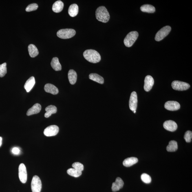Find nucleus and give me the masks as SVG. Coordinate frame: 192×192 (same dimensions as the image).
I'll use <instances>...</instances> for the list:
<instances>
[{
    "instance_id": "32",
    "label": "nucleus",
    "mask_w": 192,
    "mask_h": 192,
    "mask_svg": "<svg viewBox=\"0 0 192 192\" xmlns=\"http://www.w3.org/2000/svg\"><path fill=\"white\" fill-rule=\"evenodd\" d=\"M192 138V132L190 131H188L186 132L185 134L184 138L186 142H191Z\"/></svg>"
},
{
    "instance_id": "10",
    "label": "nucleus",
    "mask_w": 192,
    "mask_h": 192,
    "mask_svg": "<svg viewBox=\"0 0 192 192\" xmlns=\"http://www.w3.org/2000/svg\"><path fill=\"white\" fill-rule=\"evenodd\" d=\"M138 96L135 91L132 93L129 100V107L130 109L132 111L136 110L138 105Z\"/></svg>"
},
{
    "instance_id": "26",
    "label": "nucleus",
    "mask_w": 192,
    "mask_h": 192,
    "mask_svg": "<svg viewBox=\"0 0 192 192\" xmlns=\"http://www.w3.org/2000/svg\"><path fill=\"white\" fill-rule=\"evenodd\" d=\"M178 148V144L176 141H171L166 147V150L169 152H173L177 151Z\"/></svg>"
},
{
    "instance_id": "2",
    "label": "nucleus",
    "mask_w": 192,
    "mask_h": 192,
    "mask_svg": "<svg viewBox=\"0 0 192 192\" xmlns=\"http://www.w3.org/2000/svg\"><path fill=\"white\" fill-rule=\"evenodd\" d=\"M96 19L102 23L107 22L110 18L108 12L104 6L98 7L96 10Z\"/></svg>"
},
{
    "instance_id": "14",
    "label": "nucleus",
    "mask_w": 192,
    "mask_h": 192,
    "mask_svg": "<svg viewBox=\"0 0 192 192\" xmlns=\"http://www.w3.org/2000/svg\"><path fill=\"white\" fill-rule=\"evenodd\" d=\"M124 182L122 179L118 177L116 179V181L113 182L112 186V191L116 192L119 191L123 187Z\"/></svg>"
},
{
    "instance_id": "23",
    "label": "nucleus",
    "mask_w": 192,
    "mask_h": 192,
    "mask_svg": "<svg viewBox=\"0 0 192 192\" xmlns=\"http://www.w3.org/2000/svg\"><path fill=\"white\" fill-rule=\"evenodd\" d=\"M28 49L29 54L31 57H35L39 54V52H38L37 47L34 45L30 44L29 45Z\"/></svg>"
},
{
    "instance_id": "4",
    "label": "nucleus",
    "mask_w": 192,
    "mask_h": 192,
    "mask_svg": "<svg viewBox=\"0 0 192 192\" xmlns=\"http://www.w3.org/2000/svg\"><path fill=\"white\" fill-rule=\"evenodd\" d=\"M76 34V31L74 29H61L58 31L57 35L60 38L65 39L74 37Z\"/></svg>"
},
{
    "instance_id": "20",
    "label": "nucleus",
    "mask_w": 192,
    "mask_h": 192,
    "mask_svg": "<svg viewBox=\"0 0 192 192\" xmlns=\"http://www.w3.org/2000/svg\"><path fill=\"white\" fill-rule=\"evenodd\" d=\"M45 111H46V113L45 114V118H48L51 115L56 113L57 108L55 106L50 105L46 108Z\"/></svg>"
},
{
    "instance_id": "36",
    "label": "nucleus",
    "mask_w": 192,
    "mask_h": 192,
    "mask_svg": "<svg viewBox=\"0 0 192 192\" xmlns=\"http://www.w3.org/2000/svg\"><path fill=\"white\" fill-rule=\"evenodd\" d=\"M133 112H134V113H136V110L133 111Z\"/></svg>"
},
{
    "instance_id": "25",
    "label": "nucleus",
    "mask_w": 192,
    "mask_h": 192,
    "mask_svg": "<svg viewBox=\"0 0 192 192\" xmlns=\"http://www.w3.org/2000/svg\"><path fill=\"white\" fill-rule=\"evenodd\" d=\"M89 78L90 79L100 84H102L104 83L103 78L97 74H90Z\"/></svg>"
},
{
    "instance_id": "22",
    "label": "nucleus",
    "mask_w": 192,
    "mask_h": 192,
    "mask_svg": "<svg viewBox=\"0 0 192 192\" xmlns=\"http://www.w3.org/2000/svg\"><path fill=\"white\" fill-rule=\"evenodd\" d=\"M77 74L75 71L71 69L68 73V78L69 83L71 85H74L75 84L77 80Z\"/></svg>"
},
{
    "instance_id": "6",
    "label": "nucleus",
    "mask_w": 192,
    "mask_h": 192,
    "mask_svg": "<svg viewBox=\"0 0 192 192\" xmlns=\"http://www.w3.org/2000/svg\"><path fill=\"white\" fill-rule=\"evenodd\" d=\"M31 188L32 192H40L42 189V182L39 177L37 175H35L33 177Z\"/></svg>"
},
{
    "instance_id": "5",
    "label": "nucleus",
    "mask_w": 192,
    "mask_h": 192,
    "mask_svg": "<svg viewBox=\"0 0 192 192\" xmlns=\"http://www.w3.org/2000/svg\"><path fill=\"white\" fill-rule=\"evenodd\" d=\"M171 30V27L169 26H166L163 27L157 33L155 39L157 41H160L163 39L169 34Z\"/></svg>"
},
{
    "instance_id": "9",
    "label": "nucleus",
    "mask_w": 192,
    "mask_h": 192,
    "mask_svg": "<svg viewBox=\"0 0 192 192\" xmlns=\"http://www.w3.org/2000/svg\"><path fill=\"white\" fill-rule=\"evenodd\" d=\"M19 177L20 181L23 183H25L27 180L26 167L24 164H20L19 167Z\"/></svg>"
},
{
    "instance_id": "24",
    "label": "nucleus",
    "mask_w": 192,
    "mask_h": 192,
    "mask_svg": "<svg viewBox=\"0 0 192 192\" xmlns=\"http://www.w3.org/2000/svg\"><path fill=\"white\" fill-rule=\"evenodd\" d=\"M51 67L55 71H59L61 70V65L60 63L58 58H53L51 61Z\"/></svg>"
},
{
    "instance_id": "34",
    "label": "nucleus",
    "mask_w": 192,
    "mask_h": 192,
    "mask_svg": "<svg viewBox=\"0 0 192 192\" xmlns=\"http://www.w3.org/2000/svg\"><path fill=\"white\" fill-rule=\"evenodd\" d=\"M12 153L15 155H18L20 152V150L19 148L18 147H14L13 148L12 150Z\"/></svg>"
},
{
    "instance_id": "35",
    "label": "nucleus",
    "mask_w": 192,
    "mask_h": 192,
    "mask_svg": "<svg viewBox=\"0 0 192 192\" xmlns=\"http://www.w3.org/2000/svg\"><path fill=\"white\" fill-rule=\"evenodd\" d=\"M2 138L0 137V147H1L2 144Z\"/></svg>"
},
{
    "instance_id": "16",
    "label": "nucleus",
    "mask_w": 192,
    "mask_h": 192,
    "mask_svg": "<svg viewBox=\"0 0 192 192\" xmlns=\"http://www.w3.org/2000/svg\"><path fill=\"white\" fill-rule=\"evenodd\" d=\"M44 90L46 92L51 93L53 95L57 94L59 91L56 86L51 84H47L44 87Z\"/></svg>"
},
{
    "instance_id": "21",
    "label": "nucleus",
    "mask_w": 192,
    "mask_h": 192,
    "mask_svg": "<svg viewBox=\"0 0 192 192\" xmlns=\"http://www.w3.org/2000/svg\"><path fill=\"white\" fill-rule=\"evenodd\" d=\"M79 11L78 5L74 4L69 6L68 9V14L71 17H74L78 14Z\"/></svg>"
},
{
    "instance_id": "27",
    "label": "nucleus",
    "mask_w": 192,
    "mask_h": 192,
    "mask_svg": "<svg viewBox=\"0 0 192 192\" xmlns=\"http://www.w3.org/2000/svg\"><path fill=\"white\" fill-rule=\"evenodd\" d=\"M141 11L148 13H154L155 12V7L151 5L145 4L141 7Z\"/></svg>"
},
{
    "instance_id": "30",
    "label": "nucleus",
    "mask_w": 192,
    "mask_h": 192,
    "mask_svg": "<svg viewBox=\"0 0 192 192\" xmlns=\"http://www.w3.org/2000/svg\"><path fill=\"white\" fill-rule=\"evenodd\" d=\"M141 179L146 184H149L151 182V178L149 175L143 173L141 176Z\"/></svg>"
},
{
    "instance_id": "28",
    "label": "nucleus",
    "mask_w": 192,
    "mask_h": 192,
    "mask_svg": "<svg viewBox=\"0 0 192 192\" xmlns=\"http://www.w3.org/2000/svg\"><path fill=\"white\" fill-rule=\"evenodd\" d=\"M67 172L69 175L74 177H79L82 174V171H78L74 168L68 169Z\"/></svg>"
},
{
    "instance_id": "11",
    "label": "nucleus",
    "mask_w": 192,
    "mask_h": 192,
    "mask_svg": "<svg viewBox=\"0 0 192 192\" xmlns=\"http://www.w3.org/2000/svg\"><path fill=\"white\" fill-rule=\"evenodd\" d=\"M164 107L169 111H176L180 109V106L179 102L176 101H169L166 102Z\"/></svg>"
},
{
    "instance_id": "18",
    "label": "nucleus",
    "mask_w": 192,
    "mask_h": 192,
    "mask_svg": "<svg viewBox=\"0 0 192 192\" xmlns=\"http://www.w3.org/2000/svg\"><path fill=\"white\" fill-rule=\"evenodd\" d=\"M138 162V159L136 157H131L126 159L123 162V165L129 167L136 164Z\"/></svg>"
},
{
    "instance_id": "7",
    "label": "nucleus",
    "mask_w": 192,
    "mask_h": 192,
    "mask_svg": "<svg viewBox=\"0 0 192 192\" xmlns=\"http://www.w3.org/2000/svg\"><path fill=\"white\" fill-rule=\"evenodd\" d=\"M171 86L175 90L184 91L189 89L190 85L185 82L175 80L172 83Z\"/></svg>"
},
{
    "instance_id": "31",
    "label": "nucleus",
    "mask_w": 192,
    "mask_h": 192,
    "mask_svg": "<svg viewBox=\"0 0 192 192\" xmlns=\"http://www.w3.org/2000/svg\"><path fill=\"white\" fill-rule=\"evenodd\" d=\"M38 8V5L35 3H33L29 5L26 8V11L27 12H30L36 10Z\"/></svg>"
},
{
    "instance_id": "33",
    "label": "nucleus",
    "mask_w": 192,
    "mask_h": 192,
    "mask_svg": "<svg viewBox=\"0 0 192 192\" xmlns=\"http://www.w3.org/2000/svg\"><path fill=\"white\" fill-rule=\"evenodd\" d=\"M72 167L77 170L82 171L84 170V166L79 162H75L72 164Z\"/></svg>"
},
{
    "instance_id": "19",
    "label": "nucleus",
    "mask_w": 192,
    "mask_h": 192,
    "mask_svg": "<svg viewBox=\"0 0 192 192\" xmlns=\"http://www.w3.org/2000/svg\"><path fill=\"white\" fill-rule=\"evenodd\" d=\"M64 7V4L61 1H58L53 5L52 10L54 12L58 13L63 10Z\"/></svg>"
},
{
    "instance_id": "13",
    "label": "nucleus",
    "mask_w": 192,
    "mask_h": 192,
    "mask_svg": "<svg viewBox=\"0 0 192 192\" xmlns=\"http://www.w3.org/2000/svg\"><path fill=\"white\" fill-rule=\"evenodd\" d=\"M163 127L164 129L168 131L174 132L176 130L178 126L175 121L172 120H168L164 122Z\"/></svg>"
},
{
    "instance_id": "12",
    "label": "nucleus",
    "mask_w": 192,
    "mask_h": 192,
    "mask_svg": "<svg viewBox=\"0 0 192 192\" xmlns=\"http://www.w3.org/2000/svg\"><path fill=\"white\" fill-rule=\"evenodd\" d=\"M154 84V80L151 76H146L144 79V88L146 91H149L152 88Z\"/></svg>"
},
{
    "instance_id": "17",
    "label": "nucleus",
    "mask_w": 192,
    "mask_h": 192,
    "mask_svg": "<svg viewBox=\"0 0 192 192\" xmlns=\"http://www.w3.org/2000/svg\"><path fill=\"white\" fill-rule=\"evenodd\" d=\"M35 79L34 77H31L27 80L25 84L24 87L27 92H29L35 85Z\"/></svg>"
},
{
    "instance_id": "29",
    "label": "nucleus",
    "mask_w": 192,
    "mask_h": 192,
    "mask_svg": "<svg viewBox=\"0 0 192 192\" xmlns=\"http://www.w3.org/2000/svg\"><path fill=\"white\" fill-rule=\"evenodd\" d=\"M7 73V63H4L0 65V77H3Z\"/></svg>"
},
{
    "instance_id": "3",
    "label": "nucleus",
    "mask_w": 192,
    "mask_h": 192,
    "mask_svg": "<svg viewBox=\"0 0 192 192\" xmlns=\"http://www.w3.org/2000/svg\"><path fill=\"white\" fill-rule=\"evenodd\" d=\"M138 36V32L136 31L130 32L124 40V44L127 47H131L136 41Z\"/></svg>"
},
{
    "instance_id": "8",
    "label": "nucleus",
    "mask_w": 192,
    "mask_h": 192,
    "mask_svg": "<svg viewBox=\"0 0 192 192\" xmlns=\"http://www.w3.org/2000/svg\"><path fill=\"white\" fill-rule=\"evenodd\" d=\"M59 131V129L58 126L55 125H51L46 128L43 133L46 136H53L57 135Z\"/></svg>"
},
{
    "instance_id": "1",
    "label": "nucleus",
    "mask_w": 192,
    "mask_h": 192,
    "mask_svg": "<svg viewBox=\"0 0 192 192\" xmlns=\"http://www.w3.org/2000/svg\"><path fill=\"white\" fill-rule=\"evenodd\" d=\"M84 57L89 62L92 63H99L101 60V56L97 51L94 50H87L83 53Z\"/></svg>"
},
{
    "instance_id": "15",
    "label": "nucleus",
    "mask_w": 192,
    "mask_h": 192,
    "mask_svg": "<svg viewBox=\"0 0 192 192\" xmlns=\"http://www.w3.org/2000/svg\"><path fill=\"white\" fill-rule=\"evenodd\" d=\"M41 109V106L39 104L36 103L32 106L27 111L26 115L27 116H30L34 114H37L39 113Z\"/></svg>"
}]
</instances>
